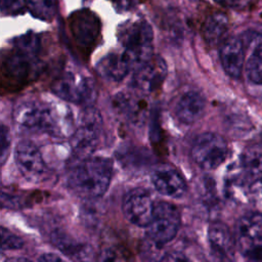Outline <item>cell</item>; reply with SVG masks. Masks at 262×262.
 Segmentation results:
<instances>
[{"mask_svg": "<svg viewBox=\"0 0 262 262\" xmlns=\"http://www.w3.org/2000/svg\"><path fill=\"white\" fill-rule=\"evenodd\" d=\"M15 122L30 130L44 131L55 136L73 134L71 113L68 108H59L56 104L37 99L25 100L14 110Z\"/></svg>", "mask_w": 262, "mask_h": 262, "instance_id": "obj_1", "label": "cell"}, {"mask_svg": "<svg viewBox=\"0 0 262 262\" xmlns=\"http://www.w3.org/2000/svg\"><path fill=\"white\" fill-rule=\"evenodd\" d=\"M113 163L102 157H89L75 162L69 175L70 188L80 198L93 200L102 196L111 183Z\"/></svg>", "mask_w": 262, "mask_h": 262, "instance_id": "obj_2", "label": "cell"}, {"mask_svg": "<svg viewBox=\"0 0 262 262\" xmlns=\"http://www.w3.org/2000/svg\"><path fill=\"white\" fill-rule=\"evenodd\" d=\"M118 38L124 46L123 54L136 70L152 57L154 33L150 25L143 19H129L118 29Z\"/></svg>", "mask_w": 262, "mask_h": 262, "instance_id": "obj_3", "label": "cell"}, {"mask_svg": "<svg viewBox=\"0 0 262 262\" xmlns=\"http://www.w3.org/2000/svg\"><path fill=\"white\" fill-rule=\"evenodd\" d=\"M230 182L250 200H262V143L244 149Z\"/></svg>", "mask_w": 262, "mask_h": 262, "instance_id": "obj_4", "label": "cell"}, {"mask_svg": "<svg viewBox=\"0 0 262 262\" xmlns=\"http://www.w3.org/2000/svg\"><path fill=\"white\" fill-rule=\"evenodd\" d=\"M101 125L99 112L93 105L85 106L79 118V125L72 134L74 163L92 156L98 143Z\"/></svg>", "mask_w": 262, "mask_h": 262, "instance_id": "obj_5", "label": "cell"}, {"mask_svg": "<svg viewBox=\"0 0 262 262\" xmlns=\"http://www.w3.org/2000/svg\"><path fill=\"white\" fill-rule=\"evenodd\" d=\"M51 89L59 98L84 106L92 105L97 94L92 79L69 72L58 76L51 84Z\"/></svg>", "mask_w": 262, "mask_h": 262, "instance_id": "obj_6", "label": "cell"}, {"mask_svg": "<svg viewBox=\"0 0 262 262\" xmlns=\"http://www.w3.org/2000/svg\"><path fill=\"white\" fill-rule=\"evenodd\" d=\"M179 227L180 212L177 207L167 202H159L155 206L152 219L146 227L147 239L162 247L176 236Z\"/></svg>", "mask_w": 262, "mask_h": 262, "instance_id": "obj_7", "label": "cell"}, {"mask_svg": "<svg viewBox=\"0 0 262 262\" xmlns=\"http://www.w3.org/2000/svg\"><path fill=\"white\" fill-rule=\"evenodd\" d=\"M191 158L203 170L219 167L227 158L228 145L217 133L205 132L195 137L191 146Z\"/></svg>", "mask_w": 262, "mask_h": 262, "instance_id": "obj_8", "label": "cell"}, {"mask_svg": "<svg viewBox=\"0 0 262 262\" xmlns=\"http://www.w3.org/2000/svg\"><path fill=\"white\" fill-rule=\"evenodd\" d=\"M236 245L242 255L252 261H262V214L250 213L236 224Z\"/></svg>", "mask_w": 262, "mask_h": 262, "instance_id": "obj_9", "label": "cell"}, {"mask_svg": "<svg viewBox=\"0 0 262 262\" xmlns=\"http://www.w3.org/2000/svg\"><path fill=\"white\" fill-rule=\"evenodd\" d=\"M68 25L76 46L80 50L91 51L100 36L101 24L99 17L92 10L83 8L74 11L70 15Z\"/></svg>", "mask_w": 262, "mask_h": 262, "instance_id": "obj_10", "label": "cell"}, {"mask_svg": "<svg viewBox=\"0 0 262 262\" xmlns=\"http://www.w3.org/2000/svg\"><path fill=\"white\" fill-rule=\"evenodd\" d=\"M156 204L150 194L142 188L130 190L124 198L122 210L125 218L139 227H147L150 223Z\"/></svg>", "mask_w": 262, "mask_h": 262, "instance_id": "obj_11", "label": "cell"}, {"mask_svg": "<svg viewBox=\"0 0 262 262\" xmlns=\"http://www.w3.org/2000/svg\"><path fill=\"white\" fill-rule=\"evenodd\" d=\"M167 76V66L160 56L152 55L146 62L135 70L132 78V87L141 95L156 92Z\"/></svg>", "mask_w": 262, "mask_h": 262, "instance_id": "obj_12", "label": "cell"}, {"mask_svg": "<svg viewBox=\"0 0 262 262\" xmlns=\"http://www.w3.org/2000/svg\"><path fill=\"white\" fill-rule=\"evenodd\" d=\"M16 167L30 181L41 180L47 172L46 164L38 147L30 141L18 142L14 151Z\"/></svg>", "mask_w": 262, "mask_h": 262, "instance_id": "obj_13", "label": "cell"}, {"mask_svg": "<svg viewBox=\"0 0 262 262\" xmlns=\"http://www.w3.org/2000/svg\"><path fill=\"white\" fill-rule=\"evenodd\" d=\"M37 57L25 54L16 49L10 52L2 64L3 77L11 85H24L33 76L37 68Z\"/></svg>", "mask_w": 262, "mask_h": 262, "instance_id": "obj_14", "label": "cell"}, {"mask_svg": "<svg viewBox=\"0 0 262 262\" xmlns=\"http://www.w3.org/2000/svg\"><path fill=\"white\" fill-rule=\"evenodd\" d=\"M150 179L156 190L167 196L181 198L187 189L182 175L175 168L168 165L157 167L151 173Z\"/></svg>", "mask_w": 262, "mask_h": 262, "instance_id": "obj_15", "label": "cell"}, {"mask_svg": "<svg viewBox=\"0 0 262 262\" xmlns=\"http://www.w3.org/2000/svg\"><path fill=\"white\" fill-rule=\"evenodd\" d=\"M220 61L229 77L234 79L241 77L245 62V47L241 38L230 37L222 42Z\"/></svg>", "mask_w": 262, "mask_h": 262, "instance_id": "obj_16", "label": "cell"}, {"mask_svg": "<svg viewBox=\"0 0 262 262\" xmlns=\"http://www.w3.org/2000/svg\"><path fill=\"white\" fill-rule=\"evenodd\" d=\"M210 249L218 259H231L235 242L229 228L222 222H212L208 229Z\"/></svg>", "mask_w": 262, "mask_h": 262, "instance_id": "obj_17", "label": "cell"}, {"mask_svg": "<svg viewBox=\"0 0 262 262\" xmlns=\"http://www.w3.org/2000/svg\"><path fill=\"white\" fill-rule=\"evenodd\" d=\"M206 99L198 91H187L180 96L175 106V115L183 124H193L205 112Z\"/></svg>", "mask_w": 262, "mask_h": 262, "instance_id": "obj_18", "label": "cell"}, {"mask_svg": "<svg viewBox=\"0 0 262 262\" xmlns=\"http://www.w3.org/2000/svg\"><path fill=\"white\" fill-rule=\"evenodd\" d=\"M131 70V66L123 52L121 54L110 53L103 56L96 64V71L99 76L113 82L123 80Z\"/></svg>", "mask_w": 262, "mask_h": 262, "instance_id": "obj_19", "label": "cell"}, {"mask_svg": "<svg viewBox=\"0 0 262 262\" xmlns=\"http://www.w3.org/2000/svg\"><path fill=\"white\" fill-rule=\"evenodd\" d=\"M229 21L225 13L217 11L207 16L202 26V35L206 43L216 46L222 42L228 30Z\"/></svg>", "mask_w": 262, "mask_h": 262, "instance_id": "obj_20", "label": "cell"}, {"mask_svg": "<svg viewBox=\"0 0 262 262\" xmlns=\"http://www.w3.org/2000/svg\"><path fill=\"white\" fill-rule=\"evenodd\" d=\"M114 101L115 107L129 121L139 123L144 120L146 105L139 97L127 93H120L115 97Z\"/></svg>", "mask_w": 262, "mask_h": 262, "instance_id": "obj_21", "label": "cell"}, {"mask_svg": "<svg viewBox=\"0 0 262 262\" xmlns=\"http://www.w3.org/2000/svg\"><path fill=\"white\" fill-rule=\"evenodd\" d=\"M254 41V47L247 60L246 71L251 82L262 84V37H257Z\"/></svg>", "mask_w": 262, "mask_h": 262, "instance_id": "obj_22", "label": "cell"}, {"mask_svg": "<svg viewBox=\"0 0 262 262\" xmlns=\"http://www.w3.org/2000/svg\"><path fill=\"white\" fill-rule=\"evenodd\" d=\"M51 241L55 245V247L58 248L63 253H66V255H69L72 258L80 260L88 259V257H86V255H88L87 248L71 239L66 234L55 231L51 234Z\"/></svg>", "mask_w": 262, "mask_h": 262, "instance_id": "obj_23", "label": "cell"}, {"mask_svg": "<svg viewBox=\"0 0 262 262\" xmlns=\"http://www.w3.org/2000/svg\"><path fill=\"white\" fill-rule=\"evenodd\" d=\"M30 13L44 21H50L57 10V0H26Z\"/></svg>", "mask_w": 262, "mask_h": 262, "instance_id": "obj_24", "label": "cell"}, {"mask_svg": "<svg viewBox=\"0 0 262 262\" xmlns=\"http://www.w3.org/2000/svg\"><path fill=\"white\" fill-rule=\"evenodd\" d=\"M14 49H16L25 54L37 57L40 52V49H41L40 36L35 33L29 32L25 35H21V36L15 38Z\"/></svg>", "mask_w": 262, "mask_h": 262, "instance_id": "obj_25", "label": "cell"}, {"mask_svg": "<svg viewBox=\"0 0 262 262\" xmlns=\"http://www.w3.org/2000/svg\"><path fill=\"white\" fill-rule=\"evenodd\" d=\"M24 246V241L6 228L1 229V248L2 250H16Z\"/></svg>", "mask_w": 262, "mask_h": 262, "instance_id": "obj_26", "label": "cell"}, {"mask_svg": "<svg viewBox=\"0 0 262 262\" xmlns=\"http://www.w3.org/2000/svg\"><path fill=\"white\" fill-rule=\"evenodd\" d=\"M1 11L4 14H18L27 9L26 0H1Z\"/></svg>", "mask_w": 262, "mask_h": 262, "instance_id": "obj_27", "label": "cell"}, {"mask_svg": "<svg viewBox=\"0 0 262 262\" xmlns=\"http://www.w3.org/2000/svg\"><path fill=\"white\" fill-rule=\"evenodd\" d=\"M9 144H10L9 132L7 128L4 125H2V128H1V163L2 164L5 163L7 152L9 149Z\"/></svg>", "mask_w": 262, "mask_h": 262, "instance_id": "obj_28", "label": "cell"}, {"mask_svg": "<svg viewBox=\"0 0 262 262\" xmlns=\"http://www.w3.org/2000/svg\"><path fill=\"white\" fill-rule=\"evenodd\" d=\"M112 1L116 9L119 11L130 10L139 3V0H112Z\"/></svg>", "mask_w": 262, "mask_h": 262, "instance_id": "obj_29", "label": "cell"}, {"mask_svg": "<svg viewBox=\"0 0 262 262\" xmlns=\"http://www.w3.org/2000/svg\"><path fill=\"white\" fill-rule=\"evenodd\" d=\"M216 1L226 7L241 9L249 6L253 0H216Z\"/></svg>", "mask_w": 262, "mask_h": 262, "instance_id": "obj_30", "label": "cell"}, {"mask_svg": "<svg viewBox=\"0 0 262 262\" xmlns=\"http://www.w3.org/2000/svg\"><path fill=\"white\" fill-rule=\"evenodd\" d=\"M39 260L40 261H44V262H57V261H61L62 259L58 255H56V254L45 253V254H42L39 257Z\"/></svg>", "mask_w": 262, "mask_h": 262, "instance_id": "obj_31", "label": "cell"}]
</instances>
